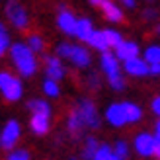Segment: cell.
<instances>
[{
	"label": "cell",
	"instance_id": "ab89813d",
	"mask_svg": "<svg viewBox=\"0 0 160 160\" xmlns=\"http://www.w3.org/2000/svg\"><path fill=\"white\" fill-rule=\"evenodd\" d=\"M0 33H8V31H6V26H4L2 22H0Z\"/></svg>",
	"mask_w": 160,
	"mask_h": 160
},
{
	"label": "cell",
	"instance_id": "e0dca14e",
	"mask_svg": "<svg viewBox=\"0 0 160 160\" xmlns=\"http://www.w3.org/2000/svg\"><path fill=\"white\" fill-rule=\"evenodd\" d=\"M100 8L103 10V14H106V18H108L109 22H121V20H123V12L115 6V2H109V0H102Z\"/></svg>",
	"mask_w": 160,
	"mask_h": 160
},
{
	"label": "cell",
	"instance_id": "7402d4cb",
	"mask_svg": "<svg viewBox=\"0 0 160 160\" xmlns=\"http://www.w3.org/2000/svg\"><path fill=\"white\" fill-rule=\"evenodd\" d=\"M94 160H121V158L115 154V150L111 148L109 145H100V148H98V152H96Z\"/></svg>",
	"mask_w": 160,
	"mask_h": 160
},
{
	"label": "cell",
	"instance_id": "4dcf8cb0",
	"mask_svg": "<svg viewBox=\"0 0 160 160\" xmlns=\"http://www.w3.org/2000/svg\"><path fill=\"white\" fill-rule=\"evenodd\" d=\"M10 45V39H8V33H0V55L4 53V49Z\"/></svg>",
	"mask_w": 160,
	"mask_h": 160
},
{
	"label": "cell",
	"instance_id": "3957f363",
	"mask_svg": "<svg viewBox=\"0 0 160 160\" xmlns=\"http://www.w3.org/2000/svg\"><path fill=\"white\" fill-rule=\"evenodd\" d=\"M0 90L8 102H16L22 98V82L8 72H0Z\"/></svg>",
	"mask_w": 160,
	"mask_h": 160
},
{
	"label": "cell",
	"instance_id": "ffe728a7",
	"mask_svg": "<svg viewBox=\"0 0 160 160\" xmlns=\"http://www.w3.org/2000/svg\"><path fill=\"white\" fill-rule=\"evenodd\" d=\"M98 148H100V142L96 141L94 137H88L84 141V147H82V158L84 160H94L96 152H98Z\"/></svg>",
	"mask_w": 160,
	"mask_h": 160
},
{
	"label": "cell",
	"instance_id": "5b68a950",
	"mask_svg": "<svg viewBox=\"0 0 160 160\" xmlns=\"http://www.w3.org/2000/svg\"><path fill=\"white\" fill-rule=\"evenodd\" d=\"M154 145H156V137L150 133H139L135 137V150L145 158L154 156Z\"/></svg>",
	"mask_w": 160,
	"mask_h": 160
},
{
	"label": "cell",
	"instance_id": "d4e9b609",
	"mask_svg": "<svg viewBox=\"0 0 160 160\" xmlns=\"http://www.w3.org/2000/svg\"><path fill=\"white\" fill-rule=\"evenodd\" d=\"M103 33H106V39H108L109 47H117L119 43L123 41L121 33H119V31H115V29H103Z\"/></svg>",
	"mask_w": 160,
	"mask_h": 160
},
{
	"label": "cell",
	"instance_id": "6da1fadb",
	"mask_svg": "<svg viewBox=\"0 0 160 160\" xmlns=\"http://www.w3.org/2000/svg\"><path fill=\"white\" fill-rule=\"evenodd\" d=\"M10 51H12V61H14V65L20 70L22 76H31L35 72L37 62H35V57H33V51L29 49L28 43L26 45L23 43H14L10 47Z\"/></svg>",
	"mask_w": 160,
	"mask_h": 160
},
{
	"label": "cell",
	"instance_id": "60d3db41",
	"mask_svg": "<svg viewBox=\"0 0 160 160\" xmlns=\"http://www.w3.org/2000/svg\"><path fill=\"white\" fill-rule=\"evenodd\" d=\"M147 2H154V0H147Z\"/></svg>",
	"mask_w": 160,
	"mask_h": 160
},
{
	"label": "cell",
	"instance_id": "8d00e7d4",
	"mask_svg": "<svg viewBox=\"0 0 160 160\" xmlns=\"http://www.w3.org/2000/svg\"><path fill=\"white\" fill-rule=\"evenodd\" d=\"M154 137L160 139V119H158V123H156V127H154Z\"/></svg>",
	"mask_w": 160,
	"mask_h": 160
},
{
	"label": "cell",
	"instance_id": "1f68e13d",
	"mask_svg": "<svg viewBox=\"0 0 160 160\" xmlns=\"http://www.w3.org/2000/svg\"><path fill=\"white\" fill-rule=\"evenodd\" d=\"M150 108H152V111L160 117V96H156V98L152 100V103H150Z\"/></svg>",
	"mask_w": 160,
	"mask_h": 160
},
{
	"label": "cell",
	"instance_id": "4316f807",
	"mask_svg": "<svg viewBox=\"0 0 160 160\" xmlns=\"http://www.w3.org/2000/svg\"><path fill=\"white\" fill-rule=\"evenodd\" d=\"M108 80H109V86L113 88V90H117V92H121L123 88H125V80H123L121 72H119V74H113V76H108Z\"/></svg>",
	"mask_w": 160,
	"mask_h": 160
},
{
	"label": "cell",
	"instance_id": "f35d334b",
	"mask_svg": "<svg viewBox=\"0 0 160 160\" xmlns=\"http://www.w3.org/2000/svg\"><path fill=\"white\" fill-rule=\"evenodd\" d=\"M90 4H92V6H98V8H100V4H102V0H90Z\"/></svg>",
	"mask_w": 160,
	"mask_h": 160
},
{
	"label": "cell",
	"instance_id": "7c38bea8",
	"mask_svg": "<svg viewBox=\"0 0 160 160\" xmlns=\"http://www.w3.org/2000/svg\"><path fill=\"white\" fill-rule=\"evenodd\" d=\"M100 65H102V70L108 76L119 74V59H117V55L109 53V51H103L102 53V59H100Z\"/></svg>",
	"mask_w": 160,
	"mask_h": 160
},
{
	"label": "cell",
	"instance_id": "cb8c5ba5",
	"mask_svg": "<svg viewBox=\"0 0 160 160\" xmlns=\"http://www.w3.org/2000/svg\"><path fill=\"white\" fill-rule=\"evenodd\" d=\"M43 92L45 96H49V98H57L59 96V84H57V80H51V78H47L45 82H43Z\"/></svg>",
	"mask_w": 160,
	"mask_h": 160
},
{
	"label": "cell",
	"instance_id": "ac0fdd59",
	"mask_svg": "<svg viewBox=\"0 0 160 160\" xmlns=\"http://www.w3.org/2000/svg\"><path fill=\"white\" fill-rule=\"evenodd\" d=\"M94 31V28H92V22L88 20V18H80L78 22H76V29H74V35L80 39V41H86L88 37H90V33Z\"/></svg>",
	"mask_w": 160,
	"mask_h": 160
},
{
	"label": "cell",
	"instance_id": "d6a6232c",
	"mask_svg": "<svg viewBox=\"0 0 160 160\" xmlns=\"http://www.w3.org/2000/svg\"><path fill=\"white\" fill-rule=\"evenodd\" d=\"M88 80H90V82H88V84H90V88H94V90L100 86V82H98V74H94V72H92L90 76H88Z\"/></svg>",
	"mask_w": 160,
	"mask_h": 160
},
{
	"label": "cell",
	"instance_id": "d6986e66",
	"mask_svg": "<svg viewBox=\"0 0 160 160\" xmlns=\"http://www.w3.org/2000/svg\"><path fill=\"white\" fill-rule=\"evenodd\" d=\"M123 108H125V115H127V123H137L141 121L142 117V111L137 103H131V102H123Z\"/></svg>",
	"mask_w": 160,
	"mask_h": 160
},
{
	"label": "cell",
	"instance_id": "30bf717a",
	"mask_svg": "<svg viewBox=\"0 0 160 160\" xmlns=\"http://www.w3.org/2000/svg\"><path fill=\"white\" fill-rule=\"evenodd\" d=\"M45 62H47L45 76L59 82V80L65 76V68H62V65H61V57H49V55H45Z\"/></svg>",
	"mask_w": 160,
	"mask_h": 160
},
{
	"label": "cell",
	"instance_id": "836d02e7",
	"mask_svg": "<svg viewBox=\"0 0 160 160\" xmlns=\"http://www.w3.org/2000/svg\"><path fill=\"white\" fill-rule=\"evenodd\" d=\"M142 16H145L147 20H152V18H156V10H152V8H148V10H145V12H142Z\"/></svg>",
	"mask_w": 160,
	"mask_h": 160
},
{
	"label": "cell",
	"instance_id": "52a82bcc",
	"mask_svg": "<svg viewBox=\"0 0 160 160\" xmlns=\"http://www.w3.org/2000/svg\"><path fill=\"white\" fill-rule=\"evenodd\" d=\"M123 68H125V72L131 74V76H147V74H150V65L145 59H139V57L123 61Z\"/></svg>",
	"mask_w": 160,
	"mask_h": 160
},
{
	"label": "cell",
	"instance_id": "2e32d148",
	"mask_svg": "<svg viewBox=\"0 0 160 160\" xmlns=\"http://www.w3.org/2000/svg\"><path fill=\"white\" fill-rule=\"evenodd\" d=\"M86 43L90 45V47H94V49H98L100 53H103V51L109 49V43H108L106 33H103V31H92L90 37L86 39Z\"/></svg>",
	"mask_w": 160,
	"mask_h": 160
},
{
	"label": "cell",
	"instance_id": "7a4b0ae2",
	"mask_svg": "<svg viewBox=\"0 0 160 160\" xmlns=\"http://www.w3.org/2000/svg\"><path fill=\"white\" fill-rule=\"evenodd\" d=\"M74 109L78 111V115L82 117L86 129H98L100 127V115H98V111H96V106L90 100H80Z\"/></svg>",
	"mask_w": 160,
	"mask_h": 160
},
{
	"label": "cell",
	"instance_id": "f546056e",
	"mask_svg": "<svg viewBox=\"0 0 160 160\" xmlns=\"http://www.w3.org/2000/svg\"><path fill=\"white\" fill-rule=\"evenodd\" d=\"M8 160H29V152L28 150H12Z\"/></svg>",
	"mask_w": 160,
	"mask_h": 160
},
{
	"label": "cell",
	"instance_id": "4fadbf2b",
	"mask_svg": "<svg viewBox=\"0 0 160 160\" xmlns=\"http://www.w3.org/2000/svg\"><path fill=\"white\" fill-rule=\"evenodd\" d=\"M67 129H68V133L72 135L74 139L82 137V133H84V129H86V125H84L82 117L78 115V111H76V109L70 111V115H68V119H67Z\"/></svg>",
	"mask_w": 160,
	"mask_h": 160
},
{
	"label": "cell",
	"instance_id": "9c48e42d",
	"mask_svg": "<svg viewBox=\"0 0 160 160\" xmlns=\"http://www.w3.org/2000/svg\"><path fill=\"white\" fill-rule=\"evenodd\" d=\"M76 18L72 16V12H68L65 6L59 8V18H57V26L65 31L67 35H74V29H76Z\"/></svg>",
	"mask_w": 160,
	"mask_h": 160
},
{
	"label": "cell",
	"instance_id": "5bb4252c",
	"mask_svg": "<svg viewBox=\"0 0 160 160\" xmlns=\"http://www.w3.org/2000/svg\"><path fill=\"white\" fill-rule=\"evenodd\" d=\"M68 61L72 62L74 67H78V68H86L88 65H90V53H88V49H84V47L74 45L72 55H70Z\"/></svg>",
	"mask_w": 160,
	"mask_h": 160
},
{
	"label": "cell",
	"instance_id": "ba28073f",
	"mask_svg": "<svg viewBox=\"0 0 160 160\" xmlns=\"http://www.w3.org/2000/svg\"><path fill=\"white\" fill-rule=\"evenodd\" d=\"M106 119H108V123L113 125V127H123L127 123V115H125L123 103H111V106H108Z\"/></svg>",
	"mask_w": 160,
	"mask_h": 160
},
{
	"label": "cell",
	"instance_id": "277c9868",
	"mask_svg": "<svg viewBox=\"0 0 160 160\" xmlns=\"http://www.w3.org/2000/svg\"><path fill=\"white\" fill-rule=\"evenodd\" d=\"M6 16H8V20L14 23V28H18V29H26L28 23H29L26 8H23L18 0H10V2L6 4Z\"/></svg>",
	"mask_w": 160,
	"mask_h": 160
},
{
	"label": "cell",
	"instance_id": "484cf974",
	"mask_svg": "<svg viewBox=\"0 0 160 160\" xmlns=\"http://www.w3.org/2000/svg\"><path fill=\"white\" fill-rule=\"evenodd\" d=\"M28 45H29V49L33 53H41L45 49V43H43V39L39 35H29L28 37Z\"/></svg>",
	"mask_w": 160,
	"mask_h": 160
},
{
	"label": "cell",
	"instance_id": "8fae6325",
	"mask_svg": "<svg viewBox=\"0 0 160 160\" xmlns=\"http://www.w3.org/2000/svg\"><path fill=\"white\" fill-rule=\"evenodd\" d=\"M139 45L135 41H121L117 47H115V55L119 61H129L133 57H139Z\"/></svg>",
	"mask_w": 160,
	"mask_h": 160
},
{
	"label": "cell",
	"instance_id": "d590c367",
	"mask_svg": "<svg viewBox=\"0 0 160 160\" xmlns=\"http://www.w3.org/2000/svg\"><path fill=\"white\" fill-rule=\"evenodd\" d=\"M154 156L160 160V139H156V145H154Z\"/></svg>",
	"mask_w": 160,
	"mask_h": 160
},
{
	"label": "cell",
	"instance_id": "e575fe53",
	"mask_svg": "<svg viewBox=\"0 0 160 160\" xmlns=\"http://www.w3.org/2000/svg\"><path fill=\"white\" fill-rule=\"evenodd\" d=\"M150 74H160V62H156V65H150Z\"/></svg>",
	"mask_w": 160,
	"mask_h": 160
},
{
	"label": "cell",
	"instance_id": "9a60e30c",
	"mask_svg": "<svg viewBox=\"0 0 160 160\" xmlns=\"http://www.w3.org/2000/svg\"><path fill=\"white\" fill-rule=\"evenodd\" d=\"M29 125H31V131H33L35 135H45L47 131H49V115H45V113H33Z\"/></svg>",
	"mask_w": 160,
	"mask_h": 160
},
{
	"label": "cell",
	"instance_id": "8992f818",
	"mask_svg": "<svg viewBox=\"0 0 160 160\" xmlns=\"http://www.w3.org/2000/svg\"><path fill=\"white\" fill-rule=\"evenodd\" d=\"M18 137H20V123L12 119V121H8L6 127H4L2 137H0V145H2L6 150H12L16 141H18Z\"/></svg>",
	"mask_w": 160,
	"mask_h": 160
},
{
	"label": "cell",
	"instance_id": "83f0119b",
	"mask_svg": "<svg viewBox=\"0 0 160 160\" xmlns=\"http://www.w3.org/2000/svg\"><path fill=\"white\" fill-rule=\"evenodd\" d=\"M72 49H74V45H70V43H59L57 45V55L61 59H70Z\"/></svg>",
	"mask_w": 160,
	"mask_h": 160
},
{
	"label": "cell",
	"instance_id": "74e56055",
	"mask_svg": "<svg viewBox=\"0 0 160 160\" xmlns=\"http://www.w3.org/2000/svg\"><path fill=\"white\" fill-rule=\"evenodd\" d=\"M121 2H123L127 8H133V6H135V0H121Z\"/></svg>",
	"mask_w": 160,
	"mask_h": 160
},
{
	"label": "cell",
	"instance_id": "b9f144b4",
	"mask_svg": "<svg viewBox=\"0 0 160 160\" xmlns=\"http://www.w3.org/2000/svg\"><path fill=\"white\" fill-rule=\"evenodd\" d=\"M68 160H76V158H68Z\"/></svg>",
	"mask_w": 160,
	"mask_h": 160
},
{
	"label": "cell",
	"instance_id": "44dd1931",
	"mask_svg": "<svg viewBox=\"0 0 160 160\" xmlns=\"http://www.w3.org/2000/svg\"><path fill=\"white\" fill-rule=\"evenodd\" d=\"M28 109L33 111V113H45V115L51 113V106L45 100H29L28 102Z\"/></svg>",
	"mask_w": 160,
	"mask_h": 160
},
{
	"label": "cell",
	"instance_id": "f1b7e54d",
	"mask_svg": "<svg viewBox=\"0 0 160 160\" xmlns=\"http://www.w3.org/2000/svg\"><path fill=\"white\" fill-rule=\"evenodd\" d=\"M115 154L121 158V160H125L127 156H129V147H127V142L125 141H115Z\"/></svg>",
	"mask_w": 160,
	"mask_h": 160
},
{
	"label": "cell",
	"instance_id": "603a6c76",
	"mask_svg": "<svg viewBox=\"0 0 160 160\" xmlns=\"http://www.w3.org/2000/svg\"><path fill=\"white\" fill-rule=\"evenodd\" d=\"M145 59L148 65H156V62H160V45H150L145 49Z\"/></svg>",
	"mask_w": 160,
	"mask_h": 160
}]
</instances>
